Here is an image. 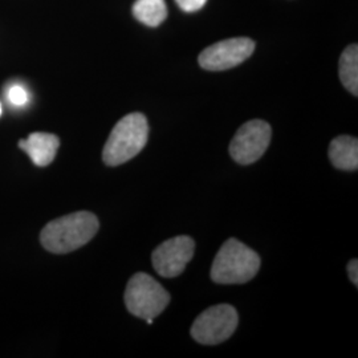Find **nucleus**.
Here are the masks:
<instances>
[{
    "label": "nucleus",
    "mask_w": 358,
    "mask_h": 358,
    "mask_svg": "<svg viewBox=\"0 0 358 358\" xmlns=\"http://www.w3.org/2000/svg\"><path fill=\"white\" fill-rule=\"evenodd\" d=\"M149 138L148 118L142 113H130L121 118L103 146V159L108 166H118L134 158L146 146Z\"/></svg>",
    "instance_id": "2"
},
{
    "label": "nucleus",
    "mask_w": 358,
    "mask_h": 358,
    "mask_svg": "<svg viewBox=\"0 0 358 358\" xmlns=\"http://www.w3.org/2000/svg\"><path fill=\"white\" fill-rule=\"evenodd\" d=\"M272 130L268 122L252 120L242 125L230 143L232 159L239 165H251L268 149Z\"/></svg>",
    "instance_id": "6"
},
{
    "label": "nucleus",
    "mask_w": 358,
    "mask_h": 358,
    "mask_svg": "<svg viewBox=\"0 0 358 358\" xmlns=\"http://www.w3.org/2000/svg\"><path fill=\"white\" fill-rule=\"evenodd\" d=\"M329 159L333 166L344 171L358 169V140L350 136L336 137L329 145Z\"/></svg>",
    "instance_id": "10"
},
{
    "label": "nucleus",
    "mask_w": 358,
    "mask_h": 358,
    "mask_svg": "<svg viewBox=\"0 0 358 358\" xmlns=\"http://www.w3.org/2000/svg\"><path fill=\"white\" fill-rule=\"evenodd\" d=\"M348 273L349 279L356 287L358 285V262L357 259H352L348 264Z\"/></svg>",
    "instance_id": "15"
},
{
    "label": "nucleus",
    "mask_w": 358,
    "mask_h": 358,
    "mask_svg": "<svg viewBox=\"0 0 358 358\" xmlns=\"http://www.w3.org/2000/svg\"><path fill=\"white\" fill-rule=\"evenodd\" d=\"M7 100L13 106L22 108L29 101V94L24 87L15 84L7 90Z\"/></svg>",
    "instance_id": "13"
},
{
    "label": "nucleus",
    "mask_w": 358,
    "mask_h": 358,
    "mask_svg": "<svg viewBox=\"0 0 358 358\" xmlns=\"http://www.w3.org/2000/svg\"><path fill=\"white\" fill-rule=\"evenodd\" d=\"M260 268V256L235 238L220 247L211 267V280L217 284L251 282Z\"/></svg>",
    "instance_id": "3"
},
{
    "label": "nucleus",
    "mask_w": 358,
    "mask_h": 358,
    "mask_svg": "<svg viewBox=\"0 0 358 358\" xmlns=\"http://www.w3.org/2000/svg\"><path fill=\"white\" fill-rule=\"evenodd\" d=\"M254 51L255 43L251 38H227L207 47L199 55L198 62L206 71L219 72L242 64Z\"/></svg>",
    "instance_id": "7"
},
{
    "label": "nucleus",
    "mask_w": 358,
    "mask_h": 358,
    "mask_svg": "<svg viewBox=\"0 0 358 358\" xmlns=\"http://www.w3.org/2000/svg\"><path fill=\"white\" fill-rule=\"evenodd\" d=\"M236 309L229 304H219L203 310L192 327V337L202 345H217L229 340L236 331Z\"/></svg>",
    "instance_id": "5"
},
{
    "label": "nucleus",
    "mask_w": 358,
    "mask_h": 358,
    "mask_svg": "<svg viewBox=\"0 0 358 358\" xmlns=\"http://www.w3.org/2000/svg\"><path fill=\"white\" fill-rule=\"evenodd\" d=\"M99 229L94 214L78 211L50 222L40 234V242L52 254H68L90 242Z\"/></svg>",
    "instance_id": "1"
},
{
    "label": "nucleus",
    "mask_w": 358,
    "mask_h": 358,
    "mask_svg": "<svg viewBox=\"0 0 358 358\" xmlns=\"http://www.w3.org/2000/svg\"><path fill=\"white\" fill-rule=\"evenodd\" d=\"M170 303L166 289L148 273H136L130 278L125 291V306L129 312L143 320H154Z\"/></svg>",
    "instance_id": "4"
},
{
    "label": "nucleus",
    "mask_w": 358,
    "mask_h": 358,
    "mask_svg": "<svg viewBox=\"0 0 358 358\" xmlns=\"http://www.w3.org/2000/svg\"><path fill=\"white\" fill-rule=\"evenodd\" d=\"M176 3L185 13H196L205 7L207 0H176Z\"/></svg>",
    "instance_id": "14"
},
{
    "label": "nucleus",
    "mask_w": 358,
    "mask_h": 358,
    "mask_svg": "<svg viewBox=\"0 0 358 358\" xmlns=\"http://www.w3.org/2000/svg\"><path fill=\"white\" fill-rule=\"evenodd\" d=\"M59 146L60 140L57 136L41 131L32 133L28 138L19 142V148L26 152L32 162L38 167L48 166L53 162Z\"/></svg>",
    "instance_id": "9"
},
{
    "label": "nucleus",
    "mask_w": 358,
    "mask_h": 358,
    "mask_svg": "<svg viewBox=\"0 0 358 358\" xmlns=\"http://www.w3.org/2000/svg\"><path fill=\"white\" fill-rule=\"evenodd\" d=\"M195 252V243L190 236L179 235L159 244L152 254L155 272L166 279L179 276Z\"/></svg>",
    "instance_id": "8"
},
{
    "label": "nucleus",
    "mask_w": 358,
    "mask_h": 358,
    "mask_svg": "<svg viewBox=\"0 0 358 358\" xmlns=\"http://www.w3.org/2000/svg\"><path fill=\"white\" fill-rule=\"evenodd\" d=\"M3 113V109H1V103H0V115Z\"/></svg>",
    "instance_id": "16"
},
{
    "label": "nucleus",
    "mask_w": 358,
    "mask_h": 358,
    "mask_svg": "<svg viewBox=\"0 0 358 358\" xmlns=\"http://www.w3.org/2000/svg\"><path fill=\"white\" fill-rule=\"evenodd\" d=\"M133 15L148 27H158L167 17L165 0H136L133 4Z\"/></svg>",
    "instance_id": "11"
},
{
    "label": "nucleus",
    "mask_w": 358,
    "mask_h": 358,
    "mask_svg": "<svg viewBox=\"0 0 358 358\" xmlns=\"http://www.w3.org/2000/svg\"><path fill=\"white\" fill-rule=\"evenodd\" d=\"M338 75L343 85L353 96L358 94V47L352 44L343 52L338 64Z\"/></svg>",
    "instance_id": "12"
}]
</instances>
